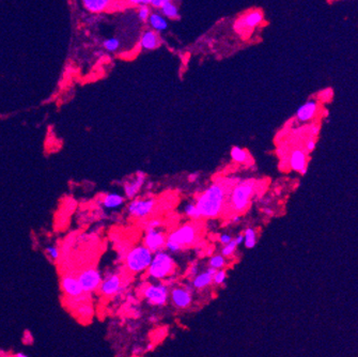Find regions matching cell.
<instances>
[{
  "instance_id": "29",
  "label": "cell",
  "mask_w": 358,
  "mask_h": 357,
  "mask_svg": "<svg viewBox=\"0 0 358 357\" xmlns=\"http://www.w3.org/2000/svg\"><path fill=\"white\" fill-rule=\"evenodd\" d=\"M120 42L117 39H108L105 42H104V46L109 51H115L117 48L119 47Z\"/></svg>"
},
{
  "instance_id": "23",
  "label": "cell",
  "mask_w": 358,
  "mask_h": 357,
  "mask_svg": "<svg viewBox=\"0 0 358 357\" xmlns=\"http://www.w3.org/2000/svg\"><path fill=\"white\" fill-rule=\"evenodd\" d=\"M245 241L244 244L246 246V248L251 249L256 246L257 244V233L256 230L252 228H247L245 230Z\"/></svg>"
},
{
  "instance_id": "7",
  "label": "cell",
  "mask_w": 358,
  "mask_h": 357,
  "mask_svg": "<svg viewBox=\"0 0 358 357\" xmlns=\"http://www.w3.org/2000/svg\"><path fill=\"white\" fill-rule=\"evenodd\" d=\"M77 278L81 284L84 293H91V292L99 290L103 282L101 273L96 269L83 270Z\"/></svg>"
},
{
  "instance_id": "10",
  "label": "cell",
  "mask_w": 358,
  "mask_h": 357,
  "mask_svg": "<svg viewBox=\"0 0 358 357\" xmlns=\"http://www.w3.org/2000/svg\"><path fill=\"white\" fill-rule=\"evenodd\" d=\"M167 238L164 235V232L159 231L158 228L156 229H149L147 230V235L145 237V241L143 245H146L149 249H151L153 252L159 251L166 246Z\"/></svg>"
},
{
  "instance_id": "8",
  "label": "cell",
  "mask_w": 358,
  "mask_h": 357,
  "mask_svg": "<svg viewBox=\"0 0 358 357\" xmlns=\"http://www.w3.org/2000/svg\"><path fill=\"white\" fill-rule=\"evenodd\" d=\"M264 15L261 11H251L247 13L243 17H239L234 23V30L239 34H242L246 29L255 28L263 22Z\"/></svg>"
},
{
  "instance_id": "17",
  "label": "cell",
  "mask_w": 358,
  "mask_h": 357,
  "mask_svg": "<svg viewBox=\"0 0 358 357\" xmlns=\"http://www.w3.org/2000/svg\"><path fill=\"white\" fill-rule=\"evenodd\" d=\"M114 1L115 0H82V3L89 12L101 13L112 8Z\"/></svg>"
},
{
  "instance_id": "35",
  "label": "cell",
  "mask_w": 358,
  "mask_h": 357,
  "mask_svg": "<svg viewBox=\"0 0 358 357\" xmlns=\"http://www.w3.org/2000/svg\"><path fill=\"white\" fill-rule=\"evenodd\" d=\"M161 225V222L159 219H152L151 222H149L148 224V227H147V230L149 229H156L159 228V227Z\"/></svg>"
},
{
  "instance_id": "39",
  "label": "cell",
  "mask_w": 358,
  "mask_h": 357,
  "mask_svg": "<svg viewBox=\"0 0 358 357\" xmlns=\"http://www.w3.org/2000/svg\"><path fill=\"white\" fill-rule=\"evenodd\" d=\"M311 135L312 136H318V132H320V127H318V125H314V126H312L311 127Z\"/></svg>"
},
{
  "instance_id": "45",
  "label": "cell",
  "mask_w": 358,
  "mask_h": 357,
  "mask_svg": "<svg viewBox=\"0 0 358 357\" xmlns=\"http://www.w3.org/2000/svg\"><path fill=\"white\" fill-rule=\"evenodd\" d=\"M307 170H308V167H307V166H305V167L303 168V169H302L301 171H299V173H301L302 176H304V174L307 173Z\"/></svg>"
},
{
  "instance_id": "42",
  "label": "cell",
  "mask_w": 358,
  "mask_h": 357,
  "mask_svg": "<svg viewBox=\"0 0 358 357\" xmlns=\"http://www.w3.org/2000/svg\"><path fill=\"white\" fill-rule=\"evenodd\" d=\"M198 267L197 265H194V267H192V270H191V275L192 276H197L198 274Z\"/></svg>"
},
{
  "instance_id": "16",
  "label": "cell",
  "mask_w": 358,
  "mask_h": 357,
  "mask_svg": "<svg viewBox=\"0 0 358 357\" xmlns=\"http://www.w3.org/2000/svg\"><path fill=\"white\" fill-rule=\"evenodd\" d=\"M217 269L210 267L205 272L198 274L193 280V287L196 289H203L213 282L214 275L217 273Z\"/></svg>"
},
{
  "instance_id": "3",
  "label": "cell",
  "mask_w": 358,
  "mask_h": 357,
  "mask_svg": "<svg viewBox=\"0 0 358 357\" xmlns=\"http://www.w3.org/2000/svg\"><path fill=\"white\" fill-rule=\"evenodd\" d=\"M175 269V264L172 257L164 250H159L154 252L153 260L150 264L148 271V275L153 278L161 280L167 277H170Z\"/></svg>"
},
{
  "instance_id": "38",
  "label": "cell",
  "mask_w": 358,
  "mask_h": 357,
  "mask_svg": "<svg viewBox=\"0 0 358 357\" xmlns=\"http://www.w3.org/2000/svg\"><path fill=\"white\" fill-rule=\"evenodd\" d=\"M305 148H306V150H307V152H312L316 149V141L314 139L308 140Z\"/></svg>"
},
{
  "instance_id": "11",
  "label": "cell",
  "mask_w": 358,
  "mask_h": 357,
  "mask_svg": "<svg viewBox=\"0 0 358 357\" xmlns=\"http://www.w3.org/2000/svg\"><path fill=\"white\" fill-rule=\"evenodd\" d=\"M99 290L104 296L110 297L117 295L122 290L121 276L119 274L108 275L105 279H103V282Z\"/></svg>"
},
{
  "instance_id": "18",
  "label": "cell",
  "mask_w": 358,
  "mask_h": 357,
  "mask_svg": "<svg viewBox=\"0 0 358 357\" xmlns=\"http://www.w3.org/2000/svg\"><path fill=\"white\" fill-rule=\"evenodd\" d=\"M305 166H307V155L301 149H296L291 153L290 157L291 169L299 172Z\"/></svg>"
},
{
  "instance_id": "30",
  "label": "cell",
  "mask_w": 358,
  "mask_h": 357,
  "mask_svg": "<svg viewBox=\"0 0 358 357\" xmlns=\"http://www.w3.org/2000/svg\"><path fill=\"white\" fill-rule=\"evenodd\" d=\"M165 248L169 252H178V251H180L183 247H182V246L180 244H178L177 242H173V241H170V239H167Z\"/></svg>"
},
{
  "instance_id": "41",
  "label": "cell",
  "mask_w": 358,
  "mask_h": 357,
  "mask_svg": "<svg viewBox=\"0 0 358 357\" xmlns=\"http://www.w3.org/2000/svg\"><path fill=\"white\" fill-rule=\"evenodd\" d=\"M236 241H237L238 245L242 244V243L245 241V237H244V236H242V235H239V237H237V238H236Z\"/></svg>"
},
{
  "instance_id": "22",
  "label": "cell",
  "mask_w": 358,
  "mask_h": 357,
  "mask_svg": "<svg viewBox=\"0 0 358 357\" xmlns=\"http://www.w3.org/2000/svg\"><path fill=\"white\" fill-rule=\"evenodd\" d=\"M150 24H151L152 27L156 30H165L167 28V22L165 21V18L160 16L159 14H156V13H153V14L150 15Z\"/></svg>"
},
{
  "instance_id": "26",
  "label": "cell",
  "mask_w": 358,
  "mask_h": 357,
  "mask_svg": "<svg viewBox=\"0 0 358 357\" xmlns=\"http://www.w3.org/2000/svg\"><path fill=\"white\" fill-rule=\"evenodd\" d=\"M77 315L83 319H90L93 316V307L89 304L81 305V306L77 307Z\"/></svg>"
},
{
  "instance_id": "28",
  "label": "cell",
  "mask_w": 358,
  "mask_h": 357,
  "mask_svg": "<svg viewBox=\"0 0 358 357\" xmlns=\"http://www.w3.org/2000/svg\"><path fill=\"white\" fill-rule=\"evenodd\" d=\"M237 246H238V243L236 241V238H234L230 243L225 245V247L221 249V255L225 257L232 256L234 254V251H236V249H237Z\"/></svg>"
},
{
  "instance_id": "33",
  "label": "cell",
  "mask_w": 358,
  "mask_h": 357,
  "mask_svg": "<svg viewBox=\"0 0 358 357\" xmlns=\"http://www.w3.org/2000/svg\"><path fill=\"white\" fill-rule=\"evenodd\" d=\"M138 15H139V18L141 19V21H146L148 17H150V11H149L147 5H142L141 6L139 12H138Z\"/></svg>"
},
{
  "instance_id": "20",
  "label": "cell",
  "mask_w": 358,
  "mask_h": 357,
  "mask_svg": "<svg viewBox=\"0 0 358 357\" xmlns=\"http://www.w3.org/2000/svg\"><path fill=\"white\" fill-rule=\"evenodd\" d=\"M124 202V198H123L119 194H108L103 199V205L106 207V209H117Z\"/></svg>"
},
{
  "instance_id": "31",
  "label": "cell",
  "mask_w": 358,
  "mask_h": 357,
  "mask_svg": "<svg viewBox=\"0 0 358 357\" xmlns=\"http://www.w3.org/2000/svg\"><path fill=\"white\" fill-rule=\"evenodd\" d=\"M226 278H227L226 272L223 271V270H219V271H217L216 274L214 275L213 282L215 284H223L226 281Z\"/></svg>"
},
{
  "instance_id": "44",
  "label": "cell",
  "mask_w": 358,
  "mask_h": 357,
  "mask_svg": "<svg viewBox=\"0 0 358 357\" xmlns=\"http://www.w3.org/2000/svg\"><path fill=\"white\" fill-rule=\"evenodd\" d=\"M239 220H240V217H239V215H238V214H236V215H234V216H233V218H232V222H233L234 224L239 223Z\"/></svg>"
},
{
  "instance_id": "1",
  "label": "cell",
  "mask_w": 358,
  "mask_h": 357,
  "mask_svg": "<svg viewBox=\"0 0 358 357\" xmlns=\"http://www.w3.org/2000/svg\"><path fill=\"white\" fill-rule=\"evenodd\" d=\"M226 196L227 187L223 182H215L210 187H207L196 201L201 217H218L225 206Z\"/></svg>"
},
{
  "instance_id": "40",
  "label": "cell",
  "mask_w": 358,
  "mask_h": 357,
  "mask_svg": "<svg viewBox=\"0 0 358 357\" xmlns=\"http://www.w3.org/2000/svg\"><path fill=\"white\" fill-rule=\"evenodd\" d=\"M263 213L265 214V215H268V216H273V215H274V211H273L272 209H269V207H264V209H263Z\"/></svg>"
},
{
  "instance_id": "15",
  "label": "cell",
  "mask_w": 358,
  "mask_h": 357,
  "mask_svg": "<svg viewBox=\"0 0 358 357\" xmlns=\"http://www.w3.org/2000/svg\"><path fill=\"white\" fill-rule=\"evenodd\" d=\"M146 181V174L142 171L136 173V177L132 182H127L124 185V192L127 198H134L137 193L140 191L143 183Z\"/></svg>"
},
{
  "instance_id": "43",
  "label": "cell",
  "mask_w": 358,
  "mask_h": 357,
  "mask_svg": "<svg viewBox=\"0 0 358 357\" xmlns=\"http://www.w3.org/2000/svg\"><path fill=\"white\" fill-rule=\"evenodd\" d=\"M197 178H198V173L191 174V176L188 177V179H190V182H194L195 180H197Z\"/></svg>"
},
{
  "instance_id": "21",
  "label": "cell",
  "mask_w": 358,
  "mask_h": 357,
  "mask_svg": "<svg viewBox=\"0 0 358 357\" xmlns=\"http://www.w3.org/2000/svg\"><path fill=\"white\" fill-rule=\"evenodd\" d=\"M230 155H231V159L233 161H236V163H239V164L247 163V161H248V158H249L248 152L239 147H233L231 149Z\"/></svg>"
},
{
  "instance_id": "9",
  "label": "cell",
  "mask_w": 358,
  "mask_h": 357,
  "mask_svg": "<svg viewBox=\"0 0 358 357\" xmlns=\"http://www.w3.org/2000/svg\"><path fill=\"white\" fill-rule=\"evenodd\" d=\"M155 206V200L152 198L149 199H135L127 206V211L129 215L136 218H143L148 216L152 212Z\"/></svg>"
},
{
  "instance_id": "37",
  "label": "cell",
  "mask_w": 358,
  "mask_h": 357,
  "mask_svg": "<svg viewBox=\"0 0 358 357\" xmlns=\"http://www.w3.org/2000/svg\"><path fill=\"white\" fill-rule=\"evenodd\" d=\"M232 237L231 236H229V235H221L220 237H219V242L221 243V244H224V245H226V244H228V243H230L231 241H232Z\"/></svg>"
},
{
  "instance_id": "34",
  "label": "cell",
  "mask_w": 358,
  "mask_h": 357,
  "mask_svg": "<svg viewBox=\"0 0 358 357\" xmlns=\"http://www.w3.org/2000/svg\"><path fill=\"white\" fill-rule=\"evenodd\" d=\"M126 2L133 5H146L147 3H151V0H126Z\"/></svg>"
},
{
  "instance_id": "36",
  "label": "cell",
  "mask_w": 358,
  "mask_h": 357,
  "mask_svg": "<svg viewBox=\"0 0 358 357\" xmlns=\"http://www.w3.org/2000/svg\"><path fill=\"white\" fill-rule=\"evenodd\" d=\"M168 1H171V0H151V4L154 8H161Z\"/></svg>"
},
{
  "instance_id": "12",
  "label": "cell",
  "mask_w": 358,
  "mask_h": 357,
  "mask_svg": "<svg viewBox=\"0 0 358 357\" xmlns=\"http://www.w3.org/2000/svg\"><path fill=\"white\" fill-rule=\"evenodd\" d=\"M61 287L64 293L70 298L81 297L84 293L78 278H75L73 276H64L61 280Z\"/></svg>"
},
{
  "instance_id": "2",
  "label": "cell",
  "mask_w": 358,
  "mask_h": 357,
  "mask_svg": "<svg viewBox=\"0 0 358 357\" xmlns=\"http://www.w3.org/2000/svg\"><path fill=\"white\" fill-rule=\"evenodd\" d=\"M255 186L256 180H247L239 182L232 190L230 194V206L237 214L243 213L248 209L253 192H255Z\"/></svg>"
},
{
  "instance_id": "4",
  "label": "cell",
  "mask_w": 358,
  "mask_h": 357,
  "mask_svg": "<svg viewBox=\"0 0 358 357\" xmlns=\"http://www.w3.org/2000/svg\"><path fill=\"white\" fill-rule=\"evenodd\" d=\"M154 252L146 245L136 246L125 257V267L131 273H141L149 269L153 260Z\"/></svg>"
},
{
  "instance_id": "14",
  "label": "cell",
  "mask_w": 358,
  "mask_h": 357,
  "mask_svg": "<svg viewBox=\"0 0 358 357\" xmlns=\"http://www.w3.org/2000/svg\"><path fill=\"white\" fill-rule=\"evenodd\" d=\"M318 104L315 100H309L299 106L296 112V119L299 122H308L315 118L318 113Z\"/></svg>"
},
{
  "instance_id": "32",
  "label": "cell",
  "mask_w": 358,
  "mask_h": 357,
  "mask_svg": "<svg viewBox=\"0 0 358 357\" xmlns=\"http://www.w3.org/2000/svg\"><path fill=\"white\" fill-rule=\"evenodd\" d=\"M46 252L47 255L50 259H53V260H57L58 258H59V249H58V247H56V246H47L46 247Z\"/></svg>"
},
{
  "instance_id": "25",
  "label": "cell",
  "mask_w": 358,
  "mask_h": 357,
  "mask_svg": "<svg viewBox=\"0 0 358 357\" xmlns=\"http://www.w3.org/2000/svg\"><path fill=\"white\" fill-rule=\"evenodd\" d=\"M184 212L186 214V216L191 217L192 219H195L197 220L201 217L200 215V212L198 210V207L196 205V203H188L185 205L184 207Z\"/></svg>"
},
{
  "instance_id": "19",
  "label": "cell",
  "mask_w": 358,
  "mask_h": 357,
  "mask_svg": "<svg viewBox=\"0 0 358 357\" xmlns=\"http://www.w3.org/2000/svg\"><path fill=\"white\" fill-rule=\"evenodd\" d=\"M159 39L154 31H146L141 37L140 45L145 49H154L159 46Z\"/></svg>"
},
{
  "instance_id": "27",
  "label": "cell",
  "mask_w": 358,
  "mask_h": 357,
  "mask_svg": "<svg viewBox=\"0 0 358 357\" xmlns=\"http://www.w3.org/2000/svg\"><path fill=\"white\" fill-rule=\"evenodd\" d=\"M209 264H210V267L215 268V269H217V270L223 269L225 267V264H226L225 256H223V255H217V256L212 257L210 259Z\"/></svg>"
},
{
  "instance_id": "13",
  "label": "cell",
  "mask_w": 358,
  "mask_h": 357,
  "mask_svg": "<svg viewBox=\"0 0 358 357\" xmlns=\"http://www.w3.org/2000/svg\"><path fill=\"white\" fill-rule=\"evenodd\" d=\"M171 301L175 307L178 308H187L191 306L193 302V297L191 291L186 288L178 287L171 290Z\"/></svg>"
},
{
  "instance_id": "5",
  "label": "cell",
  "mask_w": 358,
  "mask_h": 357,
  "mask_svg": "<svg viewBox=\"0 0 358 357\" xmlns=\"http://www.w3.org/2000/svg\"><path fill=\"white\" fill-rule=\"evenodd\" d=\"M197 238V228L193 224H187L181 226L180 228L174 230L172 233L168 236L167 239L177 242L182 247L185 246H191L195 244Z\"/></svg>"
},
{
  "instance_id": "46",
  "label": "cell",
  "mask_w": 358,
  "mask_h": 357,
  "mask_svg": "<svg viewBox=\"0 0 358 357\" xmlns=\"http://www.w3.org/2000/svg\"><path fill=\"white\" fill-rule=\"evenodd\" d=\"M14 356L15 357H26V354H24V353H16V354H14Z\"/></svg>"
},
{
  "instance_id": "6",
  "label": "cell",
  "mask_w": 358,
  "mask_h": 357,
  "mask_svg": "<svg viewBox=\"0 0 358 357\" xmlns=\"http://www.w3.org/2000/svg\"><path fill=\"white\" fill-rule=\"evenodd\" d=\"M143 297L155 306H164L168 301V288L166 284H148L143 288Z\"/></svg>"
},
{
  "instance_id": "24",
  "label": "cell",
  "mask_w": 358,
  "mask_h": 357,
  "mask_svg": "<svg viewBox=\"0 0 358 357\" xmlns=\"http://www.w3.org/2000/svg\"><path fill=\"white\" fill-rule=\"evenodd\" d=\"M161 12L164 13V15H166L169 18H178L179 17V12H178V8L175 6L172 2L168 1L166 2L164 5L161 6Z\"/></svg>"
}]
</instances>
